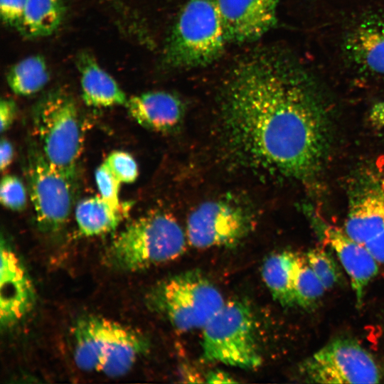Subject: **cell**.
Returning a JSON list of instances; mask_svg holds the SVG:
<instances>
[{
    "label": "cell",
    "mask_w": 384,
    "mask_h": 384,
    "mask_svg": "<svg viewBox=\"0 0 384 384\" xmlns=\"http://www.w3.org/2000/svg\"><path fill=\"white\" fill-rule=\"evenodd\" d=\"M34 289L17 254L1 238L0 321L9 327L21 320L32 309Z\"/></svg>",
    "instance_id": "cell-12"
},
{
    "label": "cell",
    "mask_w": 384,
    "mask_h": 384,
    "mask_svg": "<svg viewBox=\"0 0 384 384\" xmlns=\"http://www.w3.org/2000/svg\"><path fill=\"white\" fill-rule=\"evenodd\" d=\"M26 168L39 228L46 233L59 230L72 210L75 181L50 164L35 142L28 150Z\"/></svg>",
    "instance_id": "cell-9"
},
{
    "label": "cell",
    "mask_w": 384,
    "mask_h": 384,
    "mask_svg": "<svg viewBox=\"0 0 384 384\" xmlns=\"http://www.w3.org/2000/svg\"><path fill=\"white\" fill-rule=\"evenodd\" d=\"M125 107L130 117L139 124L159 132L176 128L184 115L181 100L166 91H150L132 96Z\"/></svg>",
    "instance_id": "cell-15"
},
{
    "label": "cell",
    "mask_w": 384,
    "mask_h": 384,
    "mask_svg": "<svg viewBox=\"0 0 384 384\" xmlns=\"http://www.w3.org/2000/svg\"><path fill=\"white\" fill-rule=\"evenodd\" d=\"M205 378V382L208 383H232L238 382L230 375L220 370L209 372Z\"/></svg>",
    "instance_id": "cell-31"
},
{
    "label": "cell",
    "mask_w": 384,
    "mask_h": 384,
    "mask_svg": "<svg viewBox=\"0 0 384 384\" xmlns=\"http://www.w3.org/2000/svg\"><path fill=\"white\" fill-rule=\"evenodd\" d=\"M186 242L178 221L169 213L156 211L127 225L109 246L105 260L119 270H144L178 258Z\"/></svg>",
    "instance_id": "cell-3"
},
{
    "label": "cell",
    "mask_w": 384,
    "mask_h": 384,
    "mask_svg": "<svg viewBox=\"0 0 384 384\" xmlns=\"http://www.w3.org/2000/svg\"><path fill=\"white\" fill-rule=\"evenodd\" d=\"M14 147L6 138H2L0 144V169L1 171L8 169L13 161Z\"/></svg>",
    "instance_id": "cell-29"
},
{
    "label": "cell",
    "mask_w": 384,
    "mask_h": 384,
    "mask_svg": "<svg viewBox=\"0 0 384 384\" xmlns=\"http://www.w3.org/2000/svg\"><path fill=\"white\" fill-rule=\"evenodd\" d=\"M27 0H0V15L3 23L17 28Z\"/></svg>",
    "instance_id": "cell-27"
},
{
    "label": "cell",
    "mask_w": 384,
    "mask_h": 384,
    "mask_svg": "<svg viewBox=\"0 0 384 384\" xmlns=\"http://www.w3.org/2000/svg\"><path fill=\"white\" fill-rule=\"evenodd\" d=\"M345 50L359 71L384 77V20L375 16L361 20L348 34Z\"/></svg>",
    "instance_id": "cell-16"
},
{
    "label": "cell",
    "mask_w": 384,
    "mask_h": 384,
    "mask_svg": "<svg viewBox=\"0 0 384 384\" xmlns=\"http://www.w3.org/2000/svg\"><path fill=\"white\" fill-rule=\"evenodd\" d=\"M324 242L336 252L349 277L358 308L363 303L366 289L378 272V262L362 244L350 238L338 227L321 224Z\"/></svg>",
    "instance_id": "cell-14"
},
{
    "label": "cell",
    "mask_w": 384,
    "mask_h": 384,
    "mask_svg": "<svg viewBox=\"0 0 384 384\" xmlns=\"http://www.w3.org/2000/svg\"><path fill=\"white\" fill-rule=\"evenodd\" d=\"M201 329V358L204 362L243 369L261 365L254 314L245 302H225Z\"/></svg>",
    "instance_id": "cell-7"
},
{
    "label": "cell",
    "mask_w": 384,
    "mask_h": 384,
    "mask_svg": "<svg viewBox=\"0 0 384 384\" xmlns=\"http://www.w3.org/2000/svg\"><path fill=\"white\" fill-rule=\"evenodd\" d=\"M82 97L87 106L110 107L125 105L128 98L117 81L87 52L78 55Z\"/></svg>",
    "instance_id": "cell-17"
},
{
    "label": "cell",
    "mask_w": 384,
    "mask_h": 384,
    "mask_svg": "<svg viewBox=\"0 0 384 384\" xmlns=\"http://www.w3.org/2000/svg\"><path fill=\"white\" fill-rule=\"evenodd\" d=\"M16 114V105L10 98H2L0 102L1 132L7 131L14 122Z\"/></svg>",
    "instance_id": "cell-28"
},
{
    "label": "cell",
    "mask_w": 384,
    "mask_h": 384,
    "mask_svg": "<svg viewBox=\"0 0 384 384\" xmlns=\"http://www.w3.org/2000/svg\"><path fill=\"white\" fill-rule=\"evenodd\" d=\"M299 373L306 382L325 384L378 383L381 377L371 354L350 338L324 346L302 363Z\"/></svg>",
    "instance_id": "cell-10"
},
{
    "label": "cell",
    "mask_w": 384,
    "mask_h": 384,
    "mask_svg": "<svg viewBox=\"0 0 384 384\" xmlns=\"http://www.w3.org/2000/svg\"><path fill=\"white\" fill-rule=\"evenodd\" d=\"M306 73L270 50L245 57L223 90L222 138L238 164L264 175L311 176L326 149L321 113Z\"/></svg>",
    "instance_id": "cell-1"
},
{
    "label": "cell",
    "mask_w": 384,
    "mask_h": 384,
    "mask_svg": "<svg viewBox=\"0 0 384 384\" xmlns=\"http://www.w3.org/2000/svg\"><path fill=\"white\" fill-rule=\"evenodd\" d=\"M146 304L177 330L202 329L225 302L219 289L200 270L168 277L149 291Z\"/></svg>",
    "instance_id": "cell-6"
},
{
    "label": "cell",
    "mask_w": 384,
    "mask_h": 384,
    "mask_svg": "<svg viewBox=\"0 0 384 384\" xmlns=\"http://www.w3.org/2000/svg\"><path fill=\"white\" fill-rule=\"evenodd\" d=\"M104 163L122 183H132L138 177L137 163L134 157L126 151L111 152Z\"/></svg>",
    "instance_id": "cell-25"
},
{
    "label": "cell",
    "mask_w": 384,
    "mask_h": 384,
    "mask_svg": "<svg viewBox=\"0 0 384 384\" xmlns=\"http://www.w3.org/2000/svg\"><path fill=\"white\" fill-rule=\"evenodd\" d=\"M49 78L46 62L40 55H31L16 62L6 73L10 90L19 96L38 92L47 85Z\"/></svg>",
    "instance_id": "cell-21"
},
{
    "label": "cell",
    "mask_w": 384,
    "mask_h": 384,
    "mask_svg": "<svg viewBox=\"0 0 384 384\" xmlns=\"http://www.w3.org/2000/svg\"><path fill=\"white\" fill-rule=\"evenodd\" d=\"M95 178L100 195L102 198L115 208L127 210L126 208H122L119 198L122 183L104 162L96 169Z\"/></svg>",
    "instance_id": "cell-26"
},
{
    "label": "cell",
    "mask_w": 384,
    "mask_h": 384,
    "mask_svg": "<svg viewBox=\"0 0 384 384\" xmlns=\"http://www.w3.org/2000/svg\"><path fill=\"white\" fill-rule=\"evenodd\" d=\"M369 119L374 126L384 128V101L373 105L370 110Z\"/></svg>",
    "instance_id": "cell-30"
},
{
    "label": "cell",
    "mask_w": 384,
    "mask_h": 384,
    "mask_svg": "<svg viewBox=\"0 0 384 384\" xmlns=\"http://www.w3.org/2000/svg\"><path fill=\"white\" fill-rule=\"evenodd\" d=\"M72 334L76 366L112 378L128 373L150 348L148 338L140 332L97 316L78 319Z\"/></svg>",
    "instance_id": "cell-2"
},
{
    "label": "cell",
    "mask_w": 384,
    "mask_h": 384,
    "mask_svg": "<svg viewBox=\"0 0 384 384\" xmlns=\"http://www.w3.org/2000/svg\"><path fill=\"white\" fill-rule=\"evenodd\" d=\"M126 213V210L114 208L100 196L82 199L75 210L78 230L87 237L97 236L115 230Z\"/></svg>",
    "instance_id": "cell-18"
},
{
    "label": "cell",
    "mask_w": 384,
    "mask_h": 384,
    "mask_svg": "<svg viewBox=\"0 0 384 384\" xmlns=\"http://www.w3.org/2000/svg\"><path fill=\"white\" fill-rule=\"evenodd\" d=\"M35 142L48 161L75 181L83 132L78 108L71 95L54 90L43 96L33 111Z\"/></svg>",
    "instance_id": "cell-4"
},
{
    "label": "cell",
    "mask_w": 384,
    "mask_h": 384,
    "mask_svg": "<svg viewBox=\"0 0 384 384\" xmlns=\"http://www.w3.org/2000/svg\"><path fill=\"white\" fill-rule=\"evenodd\" d=\"M228 42L257 40L277 21L279 0H215Z\"/></svg>",
    "instance_id": "cell-13"
},
{
    "label": "cell",
    "mask_w": 384,
    "mask_h": 384,
    "mask_svg": "<svg viewBox=\"0 0 384 384\" xmlns=\"http://www.w3.org/2000/svg\"><path fill=\"white\" fill-rule=\"evenodd\" d=\"M0 201L6 208L13 211L23 210L27 203L26 188L16 176L4 175L0 184Z\"/></svg>",
    "instance_id": "cell-24"
},
{
    "label": "cell",
    "mask_w": 384,
    "mask_h": 384,
    "mask_svg": "<svg viewBox=\"0 0 384 384\" xmlns=\"http://www.w3.org/2000/svg\"><path fill=\"white\" fill-rule=\"evenodd\" d=\"M64 16L63 0H27L16 29L27 38L46 37L58 28Z\"/></svg>",
    "instance_id": "cell-20"
},
{
    "label": "cell",
    "mask_w": 384,
    "mask_h": 384,
    "mask_svg": "<svg viewBox=\"0 0 384 384\" xmlns=\"http://www.w3.org/2000/svg\"><path fill=\"white\" fill-rule=\"evenodd\" d=\"M254 214L244 202L225 197L202 203L188 215L186 234L196 248L233 247L252 230Z\"/></svg>",
    "instance_id": "cell-8"
},
{
    "label": "cell",
    "mask_w": 384,
    "mask_h": 384,
    "mask_svg": "<svg viewBox=\"0 0 384 384\" xmlns=\"http://www.w3.org/2000/svg\"><path fill=\"white\" fill-rule=\"evenodd\" d=\"M297 253L280 251L268 256L262 267V277L273 299L284 306H295L293 280Z\"/></svg>",
    "instance_id": "cell-19"
},
{
    "label": "cell",
    "mask_w": 384,
    "mask_h": 384,
    "mask_svg": "<svg viewBox=\"0 0 384 384\" xmlns=\"http://www.w3.org/2000/svg\"><path fill=\"white\" fill-rule=\"evenodd\" d=\"M326 290L309 265L306 255L297 253L293 280L296 306L309 309L314 306Z\"/></svg>",
    "instance_id": "cell-22"
},
{
    "label": "cell",
    "mask_w": 384,
    "mask_h": 384,
    "mask_svg": "<svg viewBox=\"0 0 384 384\" xmlns=\"http://www.w3.org/2000/svg\"><path fill=\"white\" fill-rule=\"evenodd\" d=\"M215 0H188L176 21L164 52L166 65L190 68L216 60L227 43Z\"/></svg>",
    "instance_id": "cell-5"
},
{
    "label": "cell",
    "mask_w": 384,
    "mask_h": 384,
    "mask_svg": "<svg viewBox=\"0 0 384 384\" xmlns=\"http://www.w3.org/2000/svg\"><path fill=\"white\" fill-rule=\"evenodd\" d=\"M343 230L384 264V178L373 181L353 198Z\"/></svg>",
    "instance_id": "cell-11"
},
{
    "label": "cell",
    "mask_w": 384,
    "mask_h": 384,
    "mask_svg": "<svg viewBox=\"0 0 384 384\" xmlns=\"http://www.w3.org/2000/svg\"><path fill=\"white\" fill-rule=\"evenodd\" d=\"M312 270L326 290H329L338 282L339 272L336 263L324 249H311L305 255Z\"/></svg>",
    "instance_id": "cell-23"
}]
</instances>
